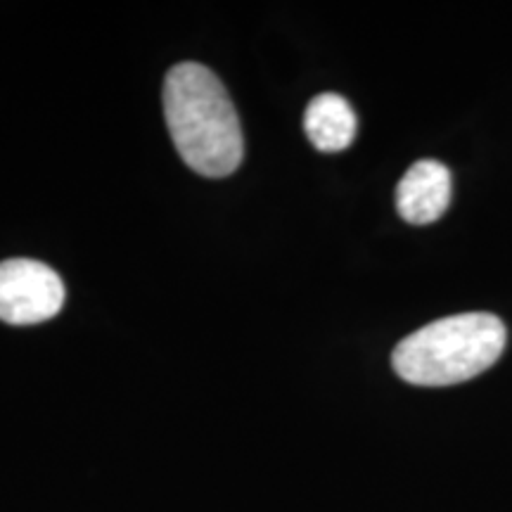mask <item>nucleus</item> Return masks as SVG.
Returning a JSON list of instances; mask_svg holds the SVG:
<instances>
[{"mask_svg":"<svg viewBox=\"0 0 512 512\" xmlns=\"http://www.w3.org/2000/svg\"><path fill=\"white\" fill-rule=\"evenodd\" d=\"M64 304V285L53 268L31 259L0 264V320L36 325L55 318Z\"/></svg>","mask_w":512,"mask_h":512,"instance_id":"3","label":"nucleus"},{"mask_svg":"<svg viewBox=\"0 0 512 512\" xmlns=\"http://www.w3.org/2000/svg\"><path fill=\"white\" fill-rule=\"evenodd\" d=\"M304 131L320 152H342L354 143L358 121L342 95L323 93L313 98L304 114Z\"/></svg>","mask_w":512,"mask_h":512,"instance_id":"5","label":"nucleus"},{"mask_svg":"<svg viewBox=\"0 0 512 512\" xmlns=\"http://www.w3.org/2000/svg\"><path fill=\"white\" fill-rule=\"evenodd\" d=\"M453 178L446 164L437 159H420L403 174L396 188V209L401 219L413 226L439 221L451 204Z\"/></svg>","mask_w":512,"mask_h":512,"instance_id":"4","label":"nucleus"},{"mask_svg":"<svg viewBox=\"0 0 512 512\" xmlns=\"http://www.w3.org/2000/svg\"><path fill=\"white\" fill-rule=\"evenodd\" d=\"M164 114L183 162L207 178L230 176L245 157L233 100L214 72L197 62L176 64L164 81Z\"/></svg>","mask_w":512,"mask_h":512,"instance_id":"1","label":"nucleus"},{"mask_svg":"<svg viewBox=\"0 0 512 512\" xmlns=\"http://www.w3.org/2000/svg\"><path fill=\"white\" fill-rule=\"evenodd\" d=\"M508 330L494 313H458L408 335L394 349L401 380L418 387H448L482 375L501 358Z\"/></svg>","mask_w":512,"mask_h":512,"instance_id":"2","label":"nucleus"}]
</instances>
